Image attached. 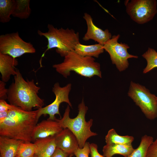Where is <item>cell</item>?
Masks as SVG:
<instances>
[{"label":"cell","instance_id":"cell-21","mask_svg":"<svg viewBox=\"0 0 157 157\" xmlns=\"http://www.w3.org/2000/svg\"><path fill=\"white\" fill-rule=\"evenodd\" d=\"M16 0H0V22L3 23L9 22L13 13Z\"/></svg>","mask_w":157,"mask_h":157},{"label":"cell","instance_id":"cell-10","mask_svg":"<svg viewBox=\"0 0 157 157\" xmlns=\"http://www.w3.org/2000/svg\"><path fill=\"white\" fill-rule=\"evenodd\" d=\"M72 84L69 83L65 86L61 87L59 83H55L52 88V91L56 96L54 101L50 104L38 109V118L39 119L42 115H48V119L55 120L56 114L59 115L61 118L59 112L60 105L63 102L67 103L70 107H72V105L69 99V93L71 90Z\"/></svg>","mask_w":157,"mask_h":157},{"label":"cell","instance_id":"cell-26","mask_svg":"<svg viewBox=\"0 0 157 157\" xmlns=\"http://www.w3.org/2000/svg\"><path fill=\"white\" fill-rule=\"evenodd\" d=\"M146 157H157V138L148 147Z\"/></svg>","mask_w":157,"mask_h":157},{"label":"cell","instance_id":"cell-29","mask_svg":"<svg viewBox=\"0 0 157 157\" xmlns=\"http://www.w3.org/2000/svg\"><path fill=\"white\" fill-rule=\"evenodd\" d=\"M90 147L91 150V157H105L98 152V146L95 143L90 144Z\"/></svg>","mask_w":157,"mask_h":157},{"label":"cell","instance_id":"cell-33","mask_svg":"<svg viewBox=\"0 0 157 157\" xmlns=\"http://www.w3.org/2000/svg\"><path fill=\"white\" fill-rule=\"evenodd\" d=\"M33 157H35V156Z\"/></svg>","mask_w":157,"mask_h":157},{"label":"cell","instance_id":"cell-8","mask_svg":"<svg viewBox=\"0 0 157 157\" xmlns=\"http://www.w3.org/2000/svg\"><path fill=\"white\" fill-rule=\"evenodd\" d=\"M126 11L131 19L139 24L152 20L157 13L156 0H131L126 1Z\"/></svg>","mask_w":157,"mask_h":157},{"label":"cell","instance_id":"cell-32","mask_svg":"<svg viewBox=\"0 0 157 157\" xmlns=\"http://www.w3.org/2000/svg\"><path fill=\"white\" fill-rule=\"evenodd\" d=\"M73 156H68L67 157H72Z\"/></svg>","mask_w":157,"mask_h":157},{"label":"cell","instance_id":"cell-2","mask_svg":"<svg viewBox=\"0 0 157 157\" xmlns=\"http://www.w3.org/2000/svg\"><path fill=\"white\" fill-rule=\"evenodd\" d=\"M40 89L33 79L25 80L17 69L14 80L8 89L7 99L10 104L25 111H32L34 108L38 109L44 105V99L38 95Z\"/></svg>","mask_w":157,"mask_h":157},{"label":"cell","instance_id":"cell-7","mask_svg":"<svg viewBox=\"0 0 157 157\" xmlns=\"http://www.w3.org/2000/svg\"><path fill=\"white\" fill-rule=\"evenodd\" d=\"M33 45L23 40L18 31L0 35V53L16 58L25 53L36 52Z\"/></svg>","mask_w":157,"mask_h":157},{"label":"cell","instance_id":"cell-18","mask_svg":"<svg viewBox=\"0 0 157 157\" xmlns=\"http://www.w3.org/2000/svg\"><path fill=\"white\" fill-rule=\"evenodd\" d=\"M104 50L103 45L99 43L87 45L80 42L76 44L74 49V51L81 56L97 58Z\"/></svg>","mask_w":157,"mask_h":157},{"label":"cell","instance_id":"cell-16","mask_svg":"<svg viewBox=\"0 0 157 157\" xmlns=\"http://www.w3.org/2000/svg\"><path fill=\"white\" fill-rule=\"evenodd\" d=\"M22 141L0 136V157H15L19 146Z\"/></svg>","mask_w":157,"mask_h":157},{"label":"cell","instance_id":"cell-12","mask_svg":"<svg viewBox=\"0 0 157 157\" xmlns=\"http://www.w3.org/2000/svg\"><path fill=\"white\" fill-rule=\"evenodd\" d=\"M83 17L86 21L87 27L86 32L82 38L84 41L91 39L104 45L112 38V35L108 29L103 30L94 24L92 18L89 14L85 13Z\"/></svg>","mask_w":157,"mask_h":157},{"label":"cell","instance_id":"cell-9","mask_svg":"<svg viewBox=\"0 0 157 157\" xmlns=\"http://www.w3.org/2000/svg\"><path fill=\"white\" fill-rule=\"evenodd\" d=\"M119 37V34L113 36L103 45V48L109 54L113 64L115 65L119 72H122L128 67L129 58H137L138 57L128 53L127 49L129 47L127 44L118 42Z\"/></svg>","mask_w":157,"mask_h":157},{"label":"cell","instance_id":"cell-27","mask_svg":"<svg viewBox=\"0 0 157 157\" xmlns=\"http://www.w3.org/2000/svg\"><path fill=\"white\" fill-rule=\"evenodd\" d=\"M20 109L19 107L8 104L5 100H0V111Z\"/></svg>","mask_w":157,"mask_h":157},{"label":"cell","instance_id":"cell-31","mask_svg":"<svg viewBox=\"0 0 157 157\" xmlns=\"http://www.w3.org/2000/svg\"><path fill=\"white\" fill-rule=\"evenodd\" d=\"M9 110L0 111V123L2 122L7 117Z\"/></svg>","mask_w":157,"mask_h":157},{"label":"cell","instance_id":"cell-22","mask_svg":"<svg viewBox=\"0 0 157 157\" xmlns=\"http://www.w3.org/2000/svg\"><path fill=\"white\" fill-rule=\"evenodd\" d=\"M153 141V138L145 135L142 136L138 147L128 157H146L148 147Z\"/></svg>","mask_w":157,"mask_h":157},{"label":"cell","instance_id":"cell-20","mask_svg":"<svg viewBox=\"0 0 157 157\" xmlns=\"http://www.w3.org/2000/svg\"><path fill=\"white\" fill-rule=\"evenodd\" d=\"M30 0H16V3L12 16L20 19L29 17L31 10L30 6Z\"/></svg>","mask_w":157,"mask_h":157},{"label":"cell","instance_id":"cell-30","mask_svg":"<svg viewBox=\"0 0 157 157\" xmlns=\"http://www.w3.org/2000/svg\"><path fill=\"white\" fill-rule=\"evenodd\" d=\"M68 155L59 149L56 148L51 157H67Z\"/></svg>","mask_w":157,"mask_h":157},{"label":"cell","instance_id":"cell-11","mask_svg":"<svg viewBox=\"0 0 157 157\" xmlns=\"http://www.w3.org/2000/svg\"><path fill=\"white\" fill-rule=\"evenodd\" d=\"M54 137L56 148L69 156L74 155L75 151L79 147L76 137L68 128L63 129Z\"/></svg>","mask_w":157,"mask_h":157},{"label":"cell","instance_id":"cell-4","mask_svg":"<svg viewBox=\"0 0 157 157\" xmlns=\"http://www.w3.org/2000/svg\"><path fill=\"white\" fill-rule=\"evenodd\" d=\"M48 31L43 32L38 30V34L45 37L47 40V48L42 54L40 60V67H42V60L47 51L56 48V51L62 57H64L69 52L74 51L75 46L80 42L79 33L72 29L63 28H58L52 25H47Z\"/></svg>","mask_w":157,"mask_h":157},{"label":"cell","instance_id":"cell-14","mask_svg":"<svg viewBox=\"0 0 157 157\" xmlns=\"http://www.w3.org/2000/svg\"><path fill=\"white\" fill-rule=\"evenodd\" d=\"M18 64L16 58L7 54L0 53V72L2 81L6 83L8 82L12 75L17 74L15 67Z\"/></svg>","mask_w":157,"mask_h":157},{"label":"cell","instance_id":"cell-28","mask_svg":"<svg viewBox=\"0 0 157 157\" xmlns=\"http://www.w3.org/2000/svg\"><path fill=\"white\" fill-rule=\"evenodd\" d=\"M6 83L0 81V100H5L7 99L8 89L5 86Z\"/></svg>","mask_w":157,"mask_h":157},{"label":"cell","instance_id":"cell-1","mask_svg":"<svg viewBox=\"0 0 157 157\" xmlns=\"http://www.w3.org/2000/svg\"><path fill=\"white\" fill-rule=\"evenodd\" d=\"M38 112V109L30 111L22 109L9 110L7 118L0 123V136L33 141V131L39 120Z\"/></svg>","mask_w":157,"mask_h":157},{"label":"cell","instance_id":"cell-23","mask_svg":"<svg viewBox=\"0 0 157 157\" xmlns=\"http://www.w3.org/2000/svg\"><path fill=\"white\" fill-rule=\"evenodd\" d=\"M147 61V65L143 69V73H147L157 68V52L154 49L149 47L147 51L142 55Z\"/></svg>","mask_w":157,"mask_h":157},{"label":"cell","instance_id":"cell-13","mask_svg":"<svg viewBox=\"0 0 157 157\" xmlns=\"http://www.w3.org/2000/svg\"><path fill=\"white\" fill-rule=\"evenodd\" d=\"M63 129L56 119L52 120L48 119L42 120L38 123L34 128L32 135L33 141L40 139L55 136Z\"/></svg>","mask_w":157,"mask_h":157},{"label":"cell","instance_id":"cell-24","mask_svg":"<svg viewBox=\"0 0 157 157\" xmlns=\"http://www.w3.org/2000/svg\"><path fill=\"white\" fill-rule=\"evenodd\" d=\"M36 146L31 142L22 141L20 144L15 157H33Z\"/></svg>","mask_w":157,"mask_h":157},{"label":"cell","instance_id":"cell-3","mask_svg":"<svg viewBox=\"0 0 157 157\" xmlns=\"http://www.w3.org/2000/svg\"><path fill=\"white\" fill-rule=\"evenodd\" d=\"M62 63L53 65L52 67L64 77L69 76L71 71L86 77L97 76L102 77L100 64L93 57L81 56L74 51L69 52Z\"/></svg>","mask_w":157,"mask_h":157},{"label":"cell","instance_id":"cell-15","mask_svg":"<svg viewBox=\"0 0 157 157\" xmlns=\"http://www.w3.org/2000/svg\"><path fill=\"white\" fill-rule=\"evenodd\" d=\"M54 137L40 139L34 142L35 157H51L52 155L56 148Z\"/></svg>","mask_w":157,"mask_h":157},{"label":"cell","instance_id":"cell-17","mask_svg":"<svg viewBox=\"0 0 157 157\" xmlns=\"http://www.w3.org/2000/svg\"><path fill=\"white\" fill-rule=\"evenodd\" d=\"M134 150L132 144H106L103 148V155L105 157H112L115 154H120L128 157Z\"/></svg>","mask_w":157,"mask_h":157},{"label":"cell","instance_id":"cell-19","mask_svg":"<svg viewBox=\"0 0 157 157\" xmlns=\"http://www.w3.org/2000/svg\"><path fill=\"white\" fill-rule=\"evenodd\" d=\"M106 144H132L134 140V137L131 136L120 135L117 133L113 129L109 130L105 138Z\"/></svg>","mask_w":157,"mask_h":157},{"label":"cell","instance_id":"cell-25","mask_svg":"<svg viewBox=\"0 0 157 157\" xmlns=\"http://www.w3.org/2000/svg\"><path fill=\"white\" fill-rule=\"evenodd\" d=\"M90 144L86 142L83 148H78L75 151L74 155L76 157H89L90 154Z\"/></svg>","mask_w":157,"mask_h":157},{"label":"cell","instance_id":"cell-6","mask_svg":"<svg viewBox=\"0 0 157 157\" xmlns=\"http://www.w3.org/2000/svg\"><path fill=\"white\" fill-rule=\"evenodd\" d=\"M128 96L151 120L157 117V97L144 86L131 81Z\"/></svg>","mask_w":157,"mask_h":157},{"label":"cell","instance_id":"cell-5","mask_svg":"<svg viewBox=\"0 0 157 157\" xmlns=\"http://www.w3.org/2000/svg\"><path fill=\"white\" fill-rule=\"evenodd\" d=\"M88 109L83 99L78 105V113L75 117L71 118L70 117V106L68 105L63 117L60 119H56L63 129L68 128L74 134L77 139L80 148L83 147L89 138L97 135V133L92 131L91 130L93 119H91L88 121L85 120V115Z\"/></svg>","mask_w":157,"mask_h":157}]
</instances>
